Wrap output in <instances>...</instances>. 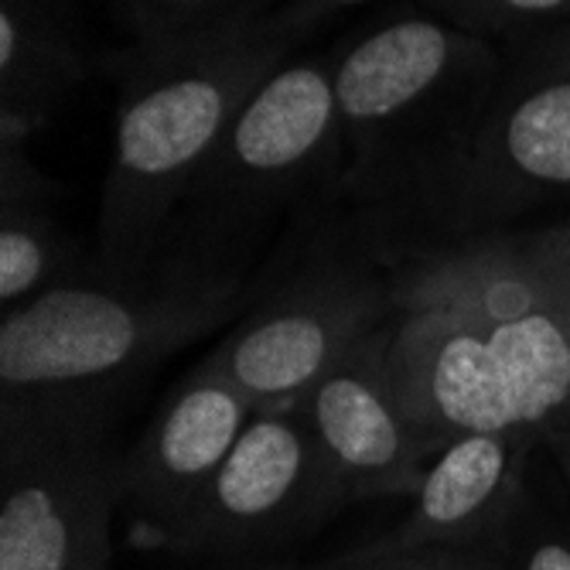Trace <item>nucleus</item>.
I'll use <instances>...</instances> for the list:
<instances>
[{"label":"nucleus","instance_id":"obj_7","mask_svg":"<svg viewBox=\"0 0 570 570\" xmlns=\"http://www.w3.org/2000/svg\"><path fill=\"white\" fill-rule=\"evenodd\" d=\"M338 140L332 62H284L243 102L188 198L253 205L291 195Z\"/></svg>","mask_w":570,"mask_h":570},{"label":"nucleus","instance_id":"obj_8","mask_svg":"<svg viewBox=\"0 0 570 570\" xmlns=\"http://www.w3.org/2000/svg\"><path fill=\"white\" fill-rule=\"evenodd\" d=\"M297 413L322 441L348 502L413 495L444 448L403 410L390 376L386 325L345 352Z\"/></svg>","mask_w":570,"mask_h":570},{"label":"nucleus","instance_id":"obj_12","mask_svg":"<svg viewBox=\"0 0 570 570\" xmlns=\"http://www.w3.org/2000/svg\"><path fill=\"white\" fill-rule=\"evenodd\" d=\"M570 188V45L499 102L469 150L464 191L479 209H523Z\"/></svg>","mask_w":570,"mask_h":570},{"label":"nucleus","instance_id":"obj_16","mask_svg":"<svg viewBox=\"0 0 570 570\" xmlns=\"http://www.w3.org/2000/svg\"><path fill=\"white\" fill-rule=\"evenodd\" d=\"M509 543V540H505ZM505 543L485 547H421L390 557H342L332 570H505Z\"/></svg>","mask_w":570,"mask_h":570},{"label":"nucleus","instance_id":"obj_20","mask_svg":"<svg viewBox=\"0 0 570 570\" xmlns=\"http://www.w3.org/2000/svg\"><path fill=\"white\" fill-rule=\"evenodd\" d=\"M505 570H570V543L557 537H533L515 550L505 543Z\"/></svg>","mask_w":570,"mask_h":570},{"label":"nucleus","instance_id":"obj_21","mask_svg":"<svg viewBox=\"0 0 570 570\" xmlns=\"http://www.w3.org/2000/svg\"><path fill=\"white\" fill-rule=\"evenodd\" d=\"M540 444L553 454V461L560 464L563 479L570 482V421H563V424L550 428V431L543 434V441H540Z\"/></svg>","mask_w":570,"mask_h":570},{"label":"nucleus","instance_id":"obj_2","mask_svg":"<svg viewBox=\"0 0 570 570\" xmlns=\"http://www.w3.org/2000/svg\"><path fill=\"white\" fill-rule=\"evenodd\" d=\"M287 56V45L246 31L175 51L140 48V56L120 69L117 147L96 223L110 277H130L147 261L233 117Z\"/></svg>","mask_w":570,"mask_h":570},{"label":"nucleus","instance_id":"obj_4","mask_svg":"<svg viewBox=\"0 0 570 570\" xmlns=\"http://www.w3.org/2000/svg\"><path fill=\"white\" fill-rule=\"evenodd\" d=\"M120 469L102 403H4L0 570H107Z\"/></svg>","mask_w":570,"mask_h":570},{"label":"nucleus","instance_id":"obj_6","mask_svg":"<svg viewBox=\"0 0 570 570\" xmlns=\"http://www.w3.org/2000/svg\"><path fill=\"white\" fill-rule=\"evenodd\" d=\"M386 318L383 294L373 284L325 277L246 318L205 366L239 390L256 413L297 410L338 358L380 332Z\"/></svg>","mask_w":570,"mask_h":570},{"label":"nucleus","instance_id":"obj_3","mask_svg":"<svg viewBox=\"0 0 570 570\" xmlns=\"http://www.w3.org/2000/svg\"><path fill=\"white\" fill-rule=\"evenodd\" d=\"M66 281L0 318L4 403H102L114 383L202 338L243 297L236 277H185L168 284Z\"/></svg>","mask_w":570,"mask_h":570},{"label":"nucleus","instance_id":"obj_17","mask_svg":"<svg viewBox=\"0 0 570 570\" xmlns=\"http://www.w3.org/2000/svg\"><path fill=\"white\" fill-rule=\"evenodd\" d=\"M461 28H515L543 18L570 14V0H431Z\"/></svg>","mask_w":570,"mask_h":570},{"label":"nucleus","instance_id":"obj_19","mask_svg":"<svg viewBox=\"0 0 570 570\" xmlns=\"http://www.w3.org/2000/svg\"><path fill=\"white\" fill-rule=\"evenodd\" d=\"M523 253L530 256V264L570 297V223L553 226L540 236H530L527 243H520Z\"/></svg>","mask_w":570,"mask_h":570},{"label":"nucleus","instance_id":"obj_13","mask_svg":"<svg viewBox=\"0 0 570 570\" xmlns=\"http://www.w3.org/2000/svg\"><path fill=\"white\" fill-rule=\"evenodd\" d=\"M66 18V0H0L4 144H24L31 130L45 127L56 102L82 76Z\"/></svg>","mask_w":570,"mask_h":570},{"label":"nucleus","instance_id":"obj_1","mask_svg":"<svg viewBox=\"0 0 570 570\" xmlns=\"http://www.w3.org/2000/svg\"><path fill=\"white\" fill-rule=\"evenodd\" d=\"M390 376L428 438L543 434L570 421V297L520 243L438 253L396 291Z\"/></svg>","mask_w":570,"mask_h":570},{"label":"nucleus","instance_id":"obj_18","mask_svg":"<svg viewBox=\"0 0 570 570\" xmlns=\"http://www.w3.org/2000/svg\"><path fill=\"white\" fill-rule=\"evenodd\" d=\"M362 4H373V0H287V4L267 11L261 21H256V35L264 41H277L294 48L297 41H304L315 28H322L325 21L355 11Z\"/></svg>","mask_w":570,"mask_h":570},{"label":"nucleus","instance_id":"obj_11","mask_svg":"<svg viewBox=\"0 0 570 570\" xmlns=\"http://www.w3.org/2000/svg\"><path fill=\"white\" fill-rule=\"evenodd\" d=\"M537 444L530 434H461L448 441L413 492L406 520L348 557L505 543L523 495L527 458Z\"/></svg>","mask_w":570,"mask_h":570},{"label":"nucleus","instance_id":"obj_15","mask_svg":"<svg viewBox=\"0 0 570 570\" xmlns=\"http://www.w3.org/2000/svg\"><path fill=\"white\" fill-rule=\"evenodd\" d=\"M267 14V0H124L144 51H175L239 38Z\"/></svg>","mask_w":570,"mask_h":570},{"label":"nucleus","instance_id":"obj_10","mask_svg":"<svg viewBox=\"0 0 570 570\" xmlns=\"http://www.w3.org/2000/svg\"><path fill=\"white\" fill-rule=\"evenodd\" d=\"M489 62L485 41L458 24L434 18L386 21L332 62L342 137L376 150L383 137H396L461 82L489 72Z\"/></svg>","mask_w":570,"mask_h":570},{"label":"nucleus","instance_id":"obj_5","mask_svg":"<svg viewBox=\"0 0 570 570\" xmlns=\"http://www.w3.org/2000/svg\"><path fill=\"white\" fill-rule=\"evenodd\" d=\"M342 505H348L345 489L301 413H253L168 550L185 557L267 550L311 533Z\"/></svg>","mask_w":570,"mask_h":570},{"label":"nucleus","instance_id":"obj_14","mask_svg":"<svg viewBox=\"0 0 570 570\" xmlns=\"http://www.w3.org/2000/svg\"><path fill=\"white\" fill-rule=\"evenodd\" d=\"M41 195L45 191L0 195V301H4V311L72 281V243L45 213Z\"/></svg>","mask_w":570,"mask_h":570},{"label":"nucleus","instance_id":"obj_9","mask_svg":"<svg viewBox=\"0 0 570 570\" xmlns=\"http://www.w3.org/2000/svg\"><path fill=\"white\" fill-rule=\"evenodd\" d=\"M253 413L249 400L209 366L188 376L124 454L120 505L130 512L137 543L154 550L171 547Z\"/></svg>","mask_w":570,"mask_h":570}]
</instances>
